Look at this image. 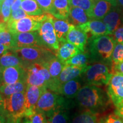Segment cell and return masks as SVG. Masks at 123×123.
Masks as SVG:
<instances>
[{"label": "cell", "instance_id": "1", "mask_svg": "<svg viewBox=\"0 0 123 123\" xmlns=\"http://www.w3.org/2000/svg\"><path fill=\"white\" fill-rule=\"evenodd\" d=\"M76 98L80 107L96 113L105 110L111 101L107 92L98 86L89 84L80 89Z\"/></svg>", "mask_w": 123, "mask_h": 123}, {"label": "cell", "instance_id": "2", "mask_svg": "<svg viewBox=\"0 0 123 123\" xmlns=\"http://www.w3.org/2000/svg\"><path fill=\"white\" fill-rule=\"evenodd\" d=\"M116 43L114 38L108 35L92 37L90 48L91 60L105 64L111 63L112 52Z\"/></svg>", "mask_w": 123, "mask_h": 123}, {"label": "cell", "instance_id": "3", "mask_svg": "<svg viewBox=\"0 0 123 123\" xmlns=\"http://www.w3.org/2000/svg\"><path fill=\"white\" fill-rule=\"evenodd\" d=\"M10 50L14 52L24 62L25 69L27 66L33 63L44 64L56 56L53 50L44 47H13Z\"/></svg>", "mask_w": 123, "mask_h": 123}, {"label": "cell", "instance_id": "4", "mask_svg": "<svg viewBox=\"0 0 123 123\" xmlns=\"http://www.w3.org/2000/svg\"><path fill=\"white\" fill-rule=\"evenodd\" d=\"M26 70L27 85L44 87L53 91L54 83L48 69L43 64H31L27 66Z\"/></svg>", "mask_w": 123, "mask_h": 123}, {"label": "cell", "instance_id": "5", "mask_svg": "<svg viewBox=\"0 0 123 123\" xmlns=\"http://www.w3.org/2000/svg\"><path fill=\"white\" fill-rule=\"evenodd\" d=\"M83 74L87 84L100 86L108 84L112 73L107 64L97 62L87 66Z\"/></svg>", "mask_w": 123, "mask_h": 123}, {"label": "cell", "instance_id": "6", "mask_svg": "<svg viewBox=\"0 0 123 123\" xmlns=\"http://www.w3.org/2000/svg\"><path fill=\"white\" fill-rule=\"evenodd\" d=\"M25 91L15 93L4 99L3 116L22 119L26 117Z\"/></svg>", "mask_w": 123, "mask_h": 123}, {"label": "cell", "instance_id": "7", "mask_svg": "<svg viewBox=\"0 0 123 123\" xmlns=\"http://www.w3.org/2000/svg\"><path fill=\"white\" fill-rule=\"evenodd\" d=\"M48 16V13L40 15H29L17 21L7 22L9 30L13 34L36 31L39 30L43 21Z\"/></svg>", "mask_w": 123, "mask_h": 123}, {"label": "cell", "instance_id": "8", "mask_svg": "<svg viewBox=\"0 0 123 123\" xmlns=\"http://www.w3.org/2000/svg\"><path fill=\"white\" fill-rule=\"evenodd\" d=\"M53 17L48 13V16L42 22L38 33L44 47L56 51L59 48V42L54 27Z\"/></svg>", "mask_w": 123, "mask_h": 123}, {"label": "cell", "instance_id": "9", "mask_svg": "<svg viewBox=\"0 0 123 123\" xmlns=\"http://www.w3.org/2000/svg\"><path fill=\"white\" fill-rule=\"evenodd\" d=\"M65 100L61 95L46 90L42 93L35 107V110L43 112L46 115L61 106H65Z\"/></svg>", "mask_w": 123, "mask_h": 123}, {"label": "cell", "instance_id": "10", "mask_svg": "<svg viewBox=\"0 0 123 123\" xmlns=\"http://www.w3.org/2000/svg\"><path fill=\"white\" fill-rule=\"evenodd\" d=\"M107 86L108 94L116 107L123 101V75L118 73L112 74Z\"/></svg>", "mask_w": 123, "mask_h": 123}, {"label": "cell", "instance_id": "11", "mask_svg": "<svg viewBox=\"0 0 123 123\" xmlns=\"http://www.w3.org/2000/svg\"><path fill=\"white\" fill-rule=\"evenodd\" d=\"M46 90L47 88L44 87L27 85L25 92L26 117L30 116L35 110V107L38 100Z\"/></svg>", "mask_w": 123, "mask_h": 123}, {"label": "cell", "instance_id": "12", "mask_svg": "<svg viewBox=\"0 0 123 123\" xmlns=\"http://www.w3.org/2000/svg\"><path fill=\"white\" fill-rule=\"evenodd\" d=\"M13 47H30V46L44 47L40 39L38 31L14 33L13 34Z\"/></svg>", "mask_w": 123, "mask_h": 123}, {"label": "cell", "instance_id": "13", "mask_svg": "<svg viewBox=\"0 0 123 123\" xmlns=\"http://www.w3.org/2000/svg\"><path fill=\"white\" fill-rule=\"evenodd\" d=\"M79 67L68 64H65L62 71L61 74L58 78L55 84V88L54 92H57L58 88L62 84L73 79H76L83 74L86 67Z\"/></svg>", "mask_w": 123, "mask_h": 123}, {"label": "cell", "instance_id": "14", "mask_svg": "<svg viewBox=\"0 0 123 123\" xmlns=\"http://www.w3.org/2000/svg\"><path fill=\"white\" fill-rule=\"evenodd\" d=\"M26 80L27 71L23 67H9L3 70L2 84H13Z\"/></svg>", "mask_w": 123, "mask_h": 123}, {"label": "cell", "instance_id": "15", "mask_svg": "<svg viewBox=\"0 0 123 123\" xmlns=\"http://www.w3.org/2000/svg\"><path fill=\"white\" fill-rule=\"evenodd\" d=\"M67 42L73 44L81 52H84L85 46L88 39L87 33L77 26L70 29L66 37Z\"/></svg>", "mask_w": 123, "mask_h": 123}, {"label": "cell", "instance_id": "16", "mask_svg": "<svg viewBox=\"0 0 123 123\" xmlns=\"http://www.w3.org/2000/svg\"><path fill=\"white\" fill-rule=\"evenodd\" d=\"M86 33H90L92 37H98L104 35H110L107 27L101 20L91 19L85 24L77 26Z\"/></svg>", "mask_w": 123, "mask_h": 123}, {"label": "cell", "instance_id": "17", "mask_svg": "<svg viewBox=\"0 0 123 123\" xmlns=\"http://www.w3.org/2000/svg\"><path fill=\"white\" fill-rule=\"evenodd\" d=\"M112 5L105 0H95L94 5L88 14L91 19L101 20L111 10Z\"/></svg>", "mask_w": 123, "mask_h": 123}, {"label": "cell", "instance_id": "18", "mask_svg": "<svg viewBox=\"0 0 123 123\" xmlns=\"http://www.w3.org/2000/svg\"><path fill=\"white\" fill-rule=\"evenodd\" d=\"M80 53L83 52L73 44L65 40L59 42V48L57 51L56 55L60 60L65 62Z\"/></svg>", "mask_w": 123, "mask_h": 123}, {"label": "cell", "instance_id": "19", "mask_svg": "<svg viewBox=\"0 0 123 123\" xmlns=\"http://www.w3.org/2000/svg\"><path fill=\"white\" fill-rule=\"evenodd\" d=\"M81 88L80 81L76 78L62 84L58 88L56 93L66 97L67 99H72L76 96Z\"/></svg>", "mask_w": 123, "mask_h": 123}, {"label": "cell", "instance_id": "20", "mask_svg": "<svg viewBox=\"0 0 123 123\" xmlns=\"http://www.w3.org/2000/svg\"><path fill=\"white\" fill-rule=\"evenodd\" d=\"M103 21L107 27L110 35H112L115 31L121 26V14L118 9H111L104 17Z\"/></svg>", "mask_w": 123, "mask_h": 123}, {"label": "cell", "instance_id": "21", "mask_svg": "<svg viewBox=\"0 0 123 123\" xmlns=\"http://www.w3.org/2000/svg\"><path fill=\"white\" fill-rule=\"evenodd\" d=\"M71 5L69 0H54L51 14L58 19L68 20Z\"/></svg>", "mask_w": 123, "mask_h": 123}, {"label": "cell", "instance_id": "22", "mask_svg": "<svg viewBox=\"0 0 123 123\" xmlns=\"http://www.w3.org/2000/svg\"><path fill=\"white\" fill-rule=\"evenodd\" d=\"M53 25L59 42L65 41L66 37L70 29L74 26L68 20L58 19L53 17Z\"/></svg>", "mask_w": 123, "mask_h": 123}, {"label": "cell", "instance_id": "23", "mask_svg": "<svg viewBox=\"0 0 123 123\" xmlns=\"http://www.w3.org/2000/svg\"><path fill=\"white\" fill-rule=\"evenodd\" d=\"M0 66L3 69L14 66H21L24 68L25 67L22 59L10 49L0 56Z\"/></svg>", "mask_w": 123, "mask_h": 123}, {"label": "cell", "instance_id": "24", "mask_svg": "<svg viewBox=\"0 0 123 123\" xmlns=\"http://www.w3.org/2000/svg\"><path fill=\"white\" fill-rule=\"evenodd\" d=\"M27 87L26 81H21L13 84H2L0 86V92L5 99L14 93L25 91Z\"/></svg>", "mask_w": 123, "mask_h": 123}, {"label": "cell", "instance_id": "25", "mask_svg": "<svg viewBox=\"0 0 123 123\" xmlns=\"http://www.w3.org/2000/svg\"><path fill=\"white\" fill-rule=\"evenodd\" d=\"M44 65L48 69L51 76L54 80V88L53 91L54 92L55 88V82L61 74L64 66H65V63L61 60H60L59 58H58L57 56H56L55 58L51 60L50 61H49L48 63L44 64Z\"/></svg>", "mask_w": 123, "mask_h": 123}, {"label": "cell", "instance_id": "26", "mask_svg": "<svg viewBox=\"0 0 123 123\" xmlns=\"http://www.w3.org/2000/svg\"><path fill=\"white\" fill-rule=\"evenodd\" d=\"M69 18L75 26L81 25L91 20L87 12L78 7L71 6Z\"/></svg>", "mask_w": 123, "mask_h": 123}, {"label": "cell", "instance_id": "27", "mask_svg": "<svg viewBox=\"0 0 123 123\" xmlns=\"http://www.w3.org/2000/svg\"><path fill=\"white\" fill-rule=\"evenodd\" d=\"M49 123H68V116L65 106H61L46 115Z\"/></svg>", "mask_w": 123, "mask_h": 123}, {"label": "cell", "instance_id": "28", "mask_svg": "<svg viewBox=\"0 0 123 123\" xmlns=\"http://www.w3.org/2000/svg\"><path fill=\"white\" fill-rule=\"evenodd\" d=\"M21 7L29 15H40L44 13L35 0H22Z\"/></svg>", "mask_w": 123, "mask_h": 123}, {"label": "cell", "instance_id": "29", "mask_svg": "<svg viewBox=\"0 0 123 123\" xmlns=\"http://www.w3.org/2000/svg\"><path fill=\"white\" fill-rule=\"evenodd\" d=\"M71 123H99L96 113L95 112L85 111L75 116Z\"/></svg>", "mask_w": 123, "mask_h": 123}, {"label": "cell", "instance_id": "30", "mask_svg": "<svg viewBox=\"0 0 123 123\" xmlns=\"http://www.w3.org/2000/svg\"><path fill=\"white\" fill-rule=\"evenodd\" d=\"M89 60H90L89 55L83 52L74 56L68 61L65 62L64 63L65 64L79 66V67H86L88 66Z\"/></svg>", "mask_w": 123, "mask_h": 123}, {"label": "cell", "instance_id": "31", "mask_svg": "<svg viewBox=\"0 0 123 123\" xmlns=\"http://www.w3.org/2000/svg\"><path fill=\"white\" fill-rule=\"evenodd\" d=\"M95 0H69L71 6L83 9L87 14L90 13L94 5Z\"/></svg>", "mask_w": 123, "mask_h": 123}, {"label": "cell", "instance_id": "32", "mask_svg": "<svg viewBox=\"0 0 123 123\" xmlns=\"http://www.w3.org/2000/svg\"><path fill=\"white\" fill-rule=\"evenodd\" d=\"M13 34L7 28L0 32V44H4L9 47H13Z\"/></svg>", "mask_w": 123, "mask_h": 123}, {"label": "cell", "instance_id": "33", "mask_svg": "<svg viewBox=\"0 0 123 123\" xmlns=\"http://www.w3.org/2000/svg\"><path fill=\"white\" fill-rule=\"evenodd\" d=\"M123 61V44L116 43L111 56L112 65Z\"/></svg>", "mask_w": 123, "mask_h": 123}, {"label": "cell", "instance_id": "34", "mask_svg": "<svg viewBox=\"0 0 123 123\" xmlns=\"http://www.w3.org/2000/svg\"><path fill=\"white\" fill-rule=\"evenodd\" d=\"M27 118L30 120L31 123H49L47 116L43 112L36 110Z\"/></svg>", "mask_w": 123, "mask_h": 123}, {"label": "cell", "instance_id": "35", "mask_svg": "<svg viewBox=\"0 0 123 123\" xmlns=\"http://www.w3.org/2000/svg\"><path fill=\"white\" fill-rule=\"evenodd\" d=\"M27 16H29V15L21 7H20L17 10L12 11L10 17L7 22L9 23L15 21H17V20L22 19L23 18L26 17Z\"/></svg>", "mask_w": 123, "mask_h": 123}, {"label": "cell", "instance_id": "36", "mask_svg": "<svg viewBox=\"0 0 123 123\" xmlns=\"http://www.w3.org/2000/svg\"><path fill=\"white\" fill-rule=\"evenodd\" d=\"M44 12L51 13L53 8L54 0H35Z\"/></svg>", "mask_w": 123, "mask_h": 123}, {"label": "cell", "instance_id": "37", "mask_svg": "<svg viewBox=\"0 0 123 123\" xmlns=\"http://www.w3.org/2000/svg\"><path fill=\"white\" fill-rule=\"evenodd\" d=\"M99 123H123V119L116 114H110L99 121Z\"/></svg>", "mask_w": 123, "mask_h": 123}, {"label": "cell", "instance_id": "38", "mask_svg": "<svg viewBox=\"0 0 123 123\" xmlns=\"http://www.w3.org/2000/svg\"><path fill=\"white\" fill-rule=\"evenodd\" d=\"M113 38L116 43L123 44V25H121L113 33Z\"/></svg>", "mask_w": 123, "mask_h": 123}, {"label": "cell", "instance_id": "39", "mask_svg": "<svg viewBox=\"0 0 123 123\" xmlns=\"http://www.w3.org/2000/svg\"><path fill=\"white\" fill-rule=\"evenodd\" d=\"M11 7L7 6L5 4L2 3V7H1V14L4 17V21L5 22H7L9 20V18L10 17L11 15Z\"/></svg>", "mask_w": 123, "mask_h": 123}, {"label": "cell", "instance_id": "40", "mask_svg": "<svg viewBox=\"0 0 123 123\" xmlns=\"http://www.w3.org/2000/svg\"><path fill=\"white\" fill-rule=\"evenodd\" d=\"M111 72L112 74L118 73L123 75V61L119 63L112 65L111 68Z\"/></svg>", "mask_w": 123, "mask_h": 123}, {"label": "cell", "instance_id": "41", "mask_svg": "<svg viewBox=\"0 0 123 123\" xmlns=\"http://www.w3.org/2000/svg\"><path fill=\"white\" fill-rule=\"evenodd\" d=\"M115 113L123 119V101L116 106Z\"/></svg>", "mask_w": 123, "mask_h": 123}, {"label": "cell", "instance_id": "42", "mask_svg": "<svg viewBox=\"0 0 123 123\" xmlns=\"http://www.w3.org/2000/svg\"><path fill=\"white\" fill-rule=\"evenodd\" d=\"M20 120L12 117H5L4 123H20Z\"/></svg>", "mask_w": 123, "mask_h": 123}, {"label": "cell", "instance_id": "43", "mask_svg": "<svg viewBox=\"0 0 123 123\" xmlns=\"http://www.w3.org/2000/svg\"><path fill=\"white\" fill-rule=\"evenodd\" d=\"M22 0H15L13 4V5L11 6V10L12 11L13 10H15L17 9H19L21 7V4H22Z\"/></svg>", "mask_w": 123, "mask_h": 123}, {"label": "cell", "instance_id": "44", "mask_svg": "<svg viewBox=\"0 0 123 123\" xmlns=\"http://www.w3.org/2000/svg\"><path fill=\"white\" fill-rule=\"evenodd\" d=\"M4 107V98H3L1 92H0V116H3Z\"/></svg>", "mask_w": 123, "mask_h": 123}, {"label": "cell", "instance_id": "45", "mask_svg": "<svg viewBox=\"0 0 123 123\" xmlns=\"http://www.w3.org/2000/svg\"><path fill=\"white\" fill-rule=\"evenodd\" d=\"M10 49L11 48L6 46H5L4 44H0V56L5 53L6 52H7L9 50H10Z\"/></svg>", "mask_w": 123, "mask_h": 123}, {"label": "cell", "instance_id": "46", "mask_svg": "<svg viewBox=\"0 0 123 123\" xmlns=\"http://www.w3.org/2000/svg\"><path fill=\"white\" fill-rule=\"evenodd\" d=\"M15 0H4V1L2 3H4L7 6L11 7L12 5L14 2Z\"/></svg>", "mask_w": 123, "mask_h": 123}, {"label": "cell", "instance_id": "47", "mask_svg": "<svg viewBox=\"0 0 123 123\" xmlns=\"http://www.w3.org/2000/svg\"><path fill=\"white\" fill-rule=\"evenodd\" d=\"M7 28H8V27H7V22H4L0 24V32Z\"/></svg>", "mask_w": 123, "mask_h": 123}, {"label": "cell", "instance_id": "48", "mask_svg": "<svg viewBox=\"0 0 123 123\" xmlns=\"http://www.w3.org/2000/svg\"><path fill=\"white\" fill-rule=\"evenodd\" d=\"M3 69L0 66V86L2 84V73H3Z\"/></svg>", "mask_w": 123, "mask_h": 123}, {"label": "cell", "instance_id": "49", "mask_svg": "<svg viewBox=\"0 0 123 123\" xmlns=\"http://www.w3.org/2000/svg\"><path fill=\"white\" fill-rule=\"evenodd\" d=\"M105 1H109V2H110L112 4V5H113L114 6H116L117 5V4L116 0H105Z\"/></svg>", "mask_w": 123, "mask_h": 123}, {"label": "cell", "instance_id": "50", "mask_svg": "<svg viewBox=\"0 0 123 123\" xmlns=\"http://www.w3.org/2000/svg\"><path fill=\"white\" fill-rule=\"evenodd\" d=\"M117 4L123 7V0H116Z\"/></svg>", "mask_w": 123, "mask_h": 123}, {"label": "cell", "instance_id": "51", "mask_svg": "<svg viewBox=\"0 0 123 123\" xmlns=\"http://www.w3.org/2000/svg\"><path fill=\"white\" fill-rule=\"evenodd\" d=\"M4 22H5L4 17H3L2 15L1 14V13H0V24H1V23H4Z\"/></svg>", "mask_w": 123, "mask_h": 123}, {"label": "cell", "instance_id": "52", "mask_svg": "<svg viewBox=\"0 0 123 123\" xmlns=\"http://www.w3.org/2000/svg\"><path fill=\"white\" fill-rule=\"evenodd\" d=\"M4 116H0V123H4Z\"/></svg>", "mask_w": 123, "mask_h": 123}, {"label": "cell", "instance_id": "53", "mask_svg": "<svg viewBox=\"0 0 123 123\" xmlns=\"http://www.w3.org/2000/svg\"><path fill=\"white\" fill-rule=\"evenodd\" d=\"M22 123H31L30 120H29L28 118H27V119H26L25 120L23 121Z\"/></svg>", "mask_w": 123, "mask_h": 123}, {"label": "cell", "instance_id": "54", "mask_svg": "<svg viewBox=\"0 0 123 123\" xmlns=\"http://www.w3.org/2000/svg\"><path fill=\"white\" fill-rule=\"evenodd\" d=\"M1 7H2V4L0 2V13H1Z\"/></svg>", "mask_w": 123, "mask_h": 123}, {"label": "cell", "instance_id": "55", "mask_svg": "<svg viewBox=\"0 0 123 123\" xmlns=\"http://www.w3.org/2000/svg\"><path fill=\"white\" fill-rule=\"evenodd\" d=\"M4 0H0V2L1 3V4H2V2H4Z\"/></svg>", "mask_w": 123, "mask_h": 123}]
</instances>
